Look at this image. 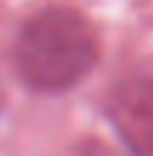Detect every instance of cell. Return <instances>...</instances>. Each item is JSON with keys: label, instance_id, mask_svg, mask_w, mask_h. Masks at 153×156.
<instances>
[{"label": "cell", "instance_id": "cell-2", "mask_svg": "<svg viewBox=\"0 0 153 156\" xmlns=\"http://www.w3.org/2000/svg\"><path fill=\"white\" fill-rule=\"evenodd\" d=\"M104 116L133 156H153V78H121L104 101Z\"/></svg>", "mask_w": 153, "mask_h": 156}, {"label": "cell", "instance_id": "cell-3", "mask_svg": "<svg viewBox=\"0 0 153 156\" xmlns=\"http://www.w3.org/2000/svg\"><path fill=\"white\" fill-rule=\"evenodd\" d=\"M75 156H116V153L110 151L104 142H98V139H87V142H81V145H78Z\"/></svg>", "mask_w": 153, "mask_h": 156}, {"label": "cell", "instance_id": "cell-1", "mask_svg": "<svg viewBox=\"0 0 153 156\" xmlns=\"http://www.w3.org/2000/svg\"><path fill=\"white\" fill-rule=\"evenodd\" d=\"M101 46L92 23L69 6L35 12L15 38V73L35 93H67L96 69Z\"/></svg>", "mask_w": 153, "mask_h": 156}]
</instances>
